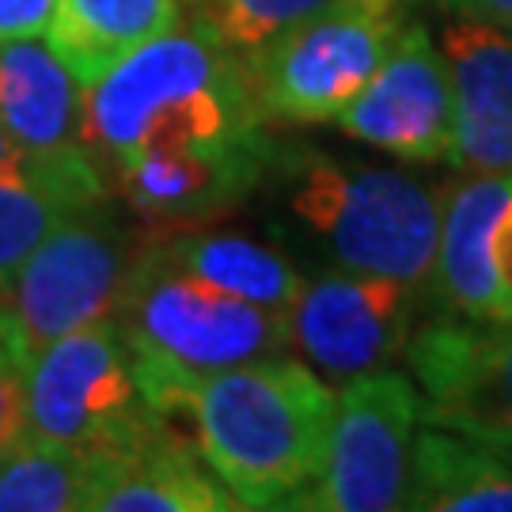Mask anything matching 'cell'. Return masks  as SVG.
<instances>
[{"mask_svg": "<svg viewBox=\"0 0 512 512\" xmlns=\"http://www.w3.org/2000/svg\"><path fill=\"white\" fill-rule=\"evenodd\" d=\"M80 141L107 186L145 148H274L243 57L202 16L179 19L80 92Z\"/></svg>", "mask_w": 512, "mask_h": 512, "instance_id": "1", "label": "cell"}, {"mask_svg": "<svg viewBox=\"0 0 512 512\" xmlns=\"http://www.w3.org/2000/svg\"><path fill=\"white\" fill-rule=\"evenodd\" d=\"M330 410L327 380L281 353L186 376L175 399V421H190L198 452L239 509H289L319 471Z\"/></svg>", "mask_w": 512, "mask_h": 512, "instance_id": "2", "label": "cell"}, {"mask_svg": "<svg viewBox=\"0 0 512 512\" xmlns=\"http://www.w3.org/2000/svg\"><path fill=\"white\" fill-rule=\"evenodd\" d=\"M281 171L293 220L338 270L433 281L440 202L414 175L323 152H293Z\"/></svg>", "mask_w": 512, "mask_h": 512, "instance_id": "3", "label": "cell"}, {"mask_svg": "<svg viewBox=\"0 0 512 512\" xmlns=\"http://www.w3.org/2000/svg\"><path fill=\"white\" fill-rule=\"evenodd\" d=\"M114 323L129 353L198 376L293 346L289 311L224 293L175 266L152 239L133 262Z\"/></svg>", "mask_w": 512, "mask_h": 512, "instance_id": "4", "label": "cell"}, {"mask_svg": "<svg viewBox=\"0 0 512 512\" xmlns=\"http://www.w3.org/2000/svg\"><path fill=\"white\" fill-rule=\"evenodd\" d=\"M145 243L110 213L107 202L69 213L8 277L0 315L8 357L27 368L57 338L114 319Z\"/></svg>", "mask_w": 512, "mask_h": 512, "instance_id": "5", "label": "cell"}, {"mask_svg": "<svg viewBox=\"0 0 512 512\" xmlns=\"http://www.w3.org/2000/svg\"><path fill=\"white\" fill-rule=\"evenodd\" d=\"M27 437L84 456H118L164 433L114 319L57 338L23 368Z\"/></svg>", "mask_w": 512, "mask_h": 512, "instance_id": "6", "label": "cell"}, {"mask_svg": "<svg viewBox=\"0 0 512 512\" xmlns=\"http://www.w3.org/2000/svg\"><path fill=\"white\" fill-rule=\"evenodd\" d=\"M403 27V4H353L300 23L243 57L262 118L289 126L338 122L384 65Z\"/></svg>", "mask_w": 512, "mask_h": 512, "instance_id": "7", "label": "cell"}, {"mask_svg": "<svg viewBox=\"0 0 512 512\" xmlns=\"http://www.w3.org/2000/svg\"><path fill=\"white\" fill-rule=\"evenodd\" d=\"M421 429L418 384L380 368L334 395L319 471L289 501L311 512H387L406 505L414 437Z\"/></svg>", "mask_w": 512, "mask_h": 512, "instance_id": "8", "label": "cell"}, {"mask_svg": "<svg viewBox=\"0 0 512 512\" xmlns=\"http://www.w3.org/2000/svg\"><path fill=\"white\" fill-rule=\"evenodd\" d=\"M421 421L512 452V319H433L406 342Z\"/></svg>", "mask_w": 512, "mask_h": 512, "instance_id": "9", "label": "cell"}, {"mask_svg": "<svg viewBox=\"0 0 512 512\" xmlns=\"http://www.w3.org/2000/svg\"><path fill=\"white\" fill-rule=\"evenodd\" d=\"M418 289L399 277L330 270L304 281L289 308L293 346L319 376L357 380L406 353Z\"/></svg>", "mask_w": 512, "mask_h": 512, "instance_id": "10", "label": "cell"}, {"mask_svg": "<svg viewBox=\"0 0 512 512\" xmlns=\"http://www.w3.org/2000/svg\"><path fill=\"white\" fill-rule=\"evenodd\" d=\"M80 92L50 42H0V129L23 148L38 183L76 205H95L107 202L110 186L80 141Z\"/></svg>", "mask_w": 512, "mask_h": 512, "instance_id": "11", "label": "cell"}, {"mask_svg": "<svg viewBox=\"0 0 512 512\" xmlns=\"http://www.w3.org/2000/svg\"><path fill=\"white\" fill-rule=\"evenodd\" d=\"M346 137L406 160H456V107L440 46L421 23H406L368 88L338 118Z\"/></svg>", "mask_w": 512, "mask_h": 512, "instance_id": "12", "label": "cell"}, {"mask_svg": "<svg viewBox=\"0 0 512 512\" xmlns=\"http://www.w3.org/2000/svg\"><path fill=\"white\" fill-rule=\"evenodd\" d=\"M274 164V148H183L137 152L110 175V190L133 209L152 236L198 228L236 209Z\"/></svg>", "mask_w": 512, "mask_h": 512, "instance_id": "13", "label": "cell"}, {"mask_svg": "<svg viewBox=\"0 0 512 512\" xmlns=\"http://www.w3.org/2000/svg\"><path fill=\"white\" fill-rule=\"evenodd\" d=\"M440 54L452 80L456 160L471 171H512V31L463 16Z\"/></svg>", "mask_w": 512, "mask_h": 512, "instance_id": "14", "label": "cell"}, {"mask_svg": "<svg viewBox=\"0 0 512 512\" xmlns=\"http://www.w3.org/2000/svg\"><path fill=\"white\" fill-rule=\"evenodd\" d=\"M95 486L88 512H228L239 509L232 494L209 471L198 444L175 425L152 440L118 452L95 456Z\"/></svg>", "mask_w": 512, "mask_h": 512, "instance_id": "15", "label": "cell"}, {"mask_svg": "<svg viewBox=\"0 0 512 512\" xmlns=\"http://www.w3.org/2000/svg\"><path fill=\"white\" fill-rule=\"evenodd\" d=\"M403 509L512 512V452L425 425L414 437Z\"/></svg>", "mask_w": 512, "mask_h": 512, "instance_id": "16", "label": "cell"}, {"mask_svg": "<svg viewBox=\"0 0 512 512\" xmlns=\"http://www.w3.org/2000/svg\"><path fill=\"white\" fill-rule=\"evenodd\" d=\"M183 19V0H57L46 42L80 88Z\"/></svg>", "mask_w": 512, "mask_h": 512, "instance_id": "17", "label": "cell"}, {"mask_svg": "<svg viewBox=\"0 0 512 512\" xmlns=\"http://www.w3.org/2000/svg\"><path fill=\"white\" fill-rule=\"evenodd\" d=\"M175 266L190 270L224 293L255 300L266 308L289 311L304 289V277L289 258L274 251L270 243H258L247 236H228V232H171V236L152 239Z\"/></svg>", "mask_w": 512, "mask_h": 512, "instance_id": "18", "label": "cell"}, {"mask_svg": "<svg viewBox=\"0 0 512 512\" xmlns=\"http://www.w3.org/2000/svg\"><path fill=\"white\" fill-rule=\"evenodd\" d=\"M95 456L23 437L0 456V512H88Z\"/></svg>", "mask_w": 512, "mask_h": 512, "instance_id": "19", "label": "cell"}, {"mask_svg": "<svg viewBox=\"0 0 512 512\" xmlns=\"http://www.w3.org/2000/svg\"><path fill=\"white\" fill-rule=\"evenodd\" d=\"M353 4H406V0H205L198 16L217 31L232 54L251 57L300 23Z\"/></svg>", "mask_w": 512, "mask_h": 512, "instance_id": "20", "label": "cell"}, {"mask_svg": "<svg viewBox=\"0 0 512 512\" xmlns=\"http://www.w3.org/2000/svg\"><path fill=\"white\" fill-rule=\"evenodd\" d=\"M84 209L69 202L38 179H4L0 175V277L16 274V266L54 232L61 220Z\"/></svg>", "mask_w": 512, "mask_h": 512, "instance_id": "21", "label": "cell"}, {"mask_svg": "<svg viewBox=\"0 0 512 512\" xmlns=\"http://www.w3.org/2000/svg\"><path fill=\"white\" fill-rule=\"evenodd\" d=\"M486 258H490L497 285L512 300V171L497 175L494 209H490V228H486Z\"/></svg>", "mask_w": 512, "mask_h": 512, "instance_id": "22", "label": "cell"}, {"mask_svg": "<svg viewBox=\"0 0 512 512\" xmlns=\"http://www.w3.org/2000/svg\"><path fill=\"white\" fill-rule=\"evenodd\" d=\"M27 437V387H23V368L0 349V456L12 452L19 440Z\"/></svg>", "mask_w": 512, "mask_h": 512, "instance_id": "23", "label": "cell"}, {"mask_svg": "<svg viewBox=\"0 0 512 512\" xmlns=\"http://www.w3.org/2000/svg\"><path fill=\"white\" fill-rule=\"evenodd\" d=\"M57 0H0V42L46 38Z\"/></svg>", "mask_w": 512, "mask_h": 512, "instance_id": "24", "label": "cell"}, {"mask_svg": "<svg viewBox=\"0 0 512 512\" xmlns=\"http://www.w3.org/2000/svg\"><path fill=\"white\" fill-rule=\"evenodd\" d=\"M456 12L471 19H486L497 27H509L512 31V0H448Z\"/></svg>", "mask_w": 512, "mask_h": 512, "instance_id": "25", "label": "cell"}, {"mask_svg": "<svg viewBox=\"0 0 512 512\" xmlns=\"http://www.w3.org/2000/svg\"><path fill=\"white\" fill-rule=\"evenodd\" d=\"M0 175H4V179H38L31 160L23 156V148H19L4 129H0Z\"/></svg>", "mask_w": 512, "mask_h": 512, "instance_id": "26", "label": "cell"}, {"mask_svg": "<svg viewBox=\"0 0 512 512\" xmlns=\"http://www.w3.org/2000/svg\"><path fill=\"white\" fill-rule=\"evenodd\" d=\"M4 300H8V281L0 277V315H4Z\"/></svg>", "mask_w": 512, "mask_h": 512, "instance_id": "27", "label": "cell"}, {"mask_svg": "<svg viewBox=\"0 0 512 512\" xmlns=\"http://www.w3.org/2000/svg\"><path fill=\"white\" fill-rule=\"evenodd\" d=\"M0 349H4V342H0Z\"/></svg>", "mask_w": 512, "mask_h": 512, "instance_id": "28", "label": "cell"}]
</instances>
